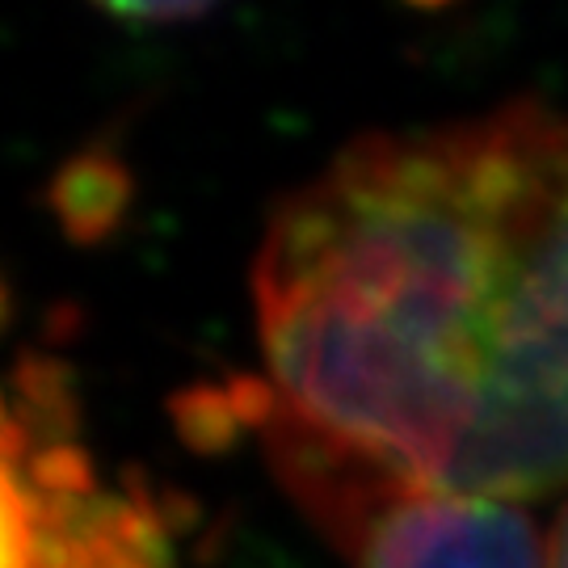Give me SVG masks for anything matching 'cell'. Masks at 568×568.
Returning <instances> with one entry per match:
<instances>
[{"instance_id": "obj_1", "label": "cell", "mask_w": 568, "mask_h": 568, "mask_svg": "<svg viewBox=\"0 0 568 568\" xmlns=\"http://www.w3.org/2000/svg\"><path fill=\"white\" fill-rule=\"evenodd\" d=\"M523 110L349 143L270 215L253 265L265 400L447 488L514 328Z\"/></svg>"}, {"instance_id": "obj_2", "label": "cell", "mask_w": 568, "mask_h": 568, "mask_svg": "<svg viewBox=\"0 0 568 568\" xmlns=\"http://www.w3.org/2000/svg\"><path fill=\"white\" fill-rule=\"evenodd\" d=\"M63 375L26 363L4 429V568H169L156 514L98 485Z\"/></svg>"}, {"instance_id": "obj_5", "label": "cell", "mask_w": 568, "mask_h": 568, "mask_svg": "<svg viewBox=\"0 0 568 568\" xmlns=\"http://www.w3.org/2000/svg\"><path fill=\"white\" fill-rule=\"evenodd\" d=\"M548 568H568V506L548 535Z\"/></svg>"}, {"instance_id": "obj_4", "label": "cell", "mask_w": 568, "mask_h": 568, "mask_svg": "<svg viewBox=\"0 0 568 568\" xmlns=\"http://www.w3.org/2000/svg\"><path fill=\"white\" fill-rule=\"evenodd\" d=\"M98 9L114 13L122 21H140V26H173V21L203 18L206 9H215L220 0H93Z\"/></svg>"}, {"instance_id": "obj_3", "label": "cell", "mask_w": 568, "mask_h": 568, "mask_svg": "<svg viewBox=\"0 0 568 568\" xmlns=\"http://www.w3.org/2000/svg\"><path fill=\"white\" fill-rule=\"evenodd\" d=\"M304 514L349 568H548V544L514 501L417 485L375 464L337 471Z\"/></svg>"}]
</instances>
